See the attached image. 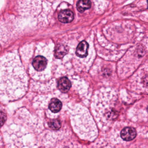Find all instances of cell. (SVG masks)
Segmentation results:
<instances>
[{"instance_id":"obj_5","label":"cell","mask_w":148,"mask_h":148,"mask_svg":"<svg viewBox=\"0 0 148 148\" xmlns=\"http://www.w3.org/2000/svg\"><path fill=\"white\" fill-rule=\"evenodd\" d=\"M89 45L86 41H81L79 43L76 50V55L79 58H83L88 55Z\"/></svg>"},{"instance_id":"obj_7","label":"cell","mask_w":148,"mask_h":148,"mask_svg":"<svg viewBox=\"0 0 148 148\" xmlns=\"http://www.w3.org/2000/svg\"><path fill=\"white\" fill-rule=\"evenodd\" d=\"M68 47L66 45L60 44L58 45L55 49V57L57 59H62L68 53Z\"/></svg>"},{"instance_id":"obj_2","label":"cell","mask_w":148,"mask_h":148,"mask_svg":"<svg viewBox=\"0 0 148 148\" xmlns=\"http://www.w3.org/2000/svg\"><path fill=\"white\" fill-rule=\"evenodd\" d=\"M32 65L36 71L42 72L47 66V60L44 56L38 55L34 59Z\"/></svg>"},{"instance_id":"obj_9","label":"cell","mask_w":148,"mask_h":148,"mask_svg":"<svg viewBox=\"0 0 148 148\" xmlns=\"http://www.w3.org/2000/svg\"><path fill=\"white\" fill-rule=\"evenodd\" d=\"M91 2L90 0H79L77 4L78 11L80 13H83L90 9L91 7Z\"/></svg>"},{"instance_id":"obj_6","label":"cell","mask_w":148,"mask_h":148,"mask_svg":"<svg viewBox=\"0 0 148 148\" xmlns=\"http://www.w3.org/2000/svg\"><path fill=\"white\" fill-rule=\"evenodd\" d=\"M71 83L66 77L61 78L58 82V88L63 93H66L71 89Z\"/></svg>"},{"instance_id":"obj_10","label":"cell","mask_w":148,"mask_h":148,"mask_svg":"<svg viewBox=\"0 0 148 148\" xmlns=\"http://www.w3.org/2000/svg\"><path fill=\"white\" fill-rule=\"evenodd\" d=\"M49 127L53 130H57L60 129L61 126L60 121L58 119L51 120L48 123Z\"/></svg>"},{"instance_id":"obj_1","label":"cell","mask_w":148,"mask_h":148,"mask_svg":"<svg viewBox=\"0 0 148 148\" xmlns=\"http://www.w3.org/2000/svg\"><path fill=\"white\" fill-rule=\"evenodd\" d=\"M26 74L18 59L7 57L0 60V97L16 98L17 92L26 90Z\"/></svg>"},{"instance_id":"obj_8","label":"cell","mask_w":148,"mask_h":148,"mask_svg":"<svg viewBox=\"0 0 148 148\" xmlns=\"http://www.w3.org/2000/svg\"><path fill=\"white\" fill-rule=\"evenodd\" d=\"M62 103L59 99L53 98L51 100L49 105V108L52 112L57 113L61 110Z\"/></svg>"},{"instance_id":"obj_11","label":"cell","mask_w":148,"mask_h":148,"mask_svg":"<svg viewBox=\"0 0 148 148\" xmlns=\"http://www.w3.org/2000/svg\"><path fill=\"white\" fill-rule=\"evenodd\" d=\"M6 113L3 110H0V127L2 126L7 120Z\"/></svg>"},{"instance_id":"obj_3","label":"cell","mask_w":148,"mask_h":148,"mask_svg":"<svg viewBox=\"0 0 148 148\" xmlns=\"http://www.w3.org/2000/svg\"><path fill=\"white\" fill-rule=\"evenodd\" d=\"M121 137L124 140L130 141L134 139L136 136V131L132 127H125L121 132Z\"/></svg>"},{"instance_id":"obj_4","label":"cell","mask_w":148,"mask_h":148,"mask_svg":"<svg viewBox=\"0 0 148 148\" xmlns=\"http://www.w3.org/2000/svg\"><path fill=\"white\" fill-rule=\"evenodd\" d=\"M73 12L70 10H65L60 13L58 17L59 21L63 23H71L74 19Z\"/></svg>"}]
</instances>
